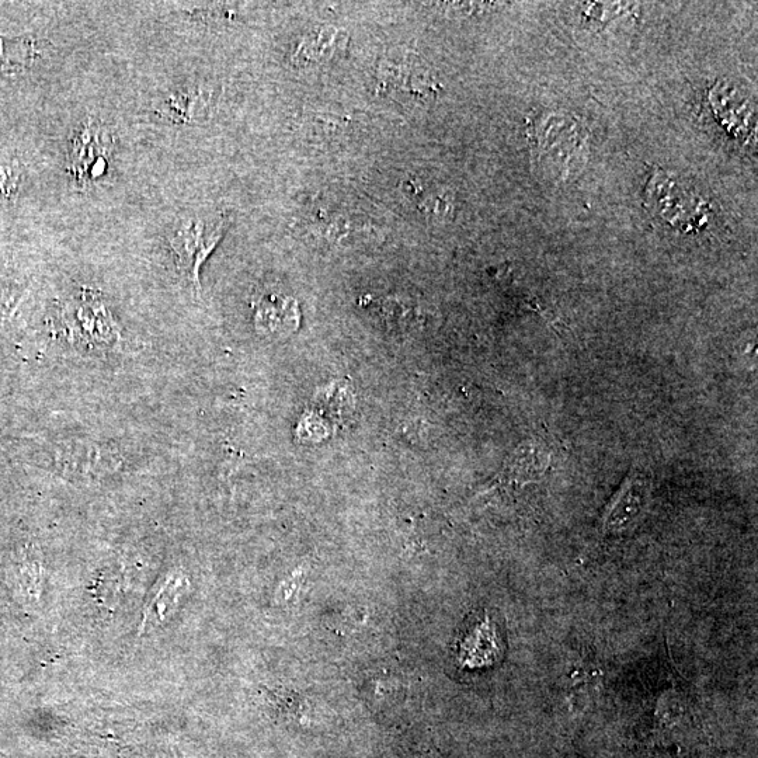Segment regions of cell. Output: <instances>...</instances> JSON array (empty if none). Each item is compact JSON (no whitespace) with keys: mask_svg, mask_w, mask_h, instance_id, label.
Instances as JSON below:
<instances>
[{"mask_svg":"<svg viewBox=\"0 0 758 758\" xmlns=\"http://www.w3.org/2000/svg\"><path fill=\"white\" fill-rule=\"evenodd\" d=\"M228 225L229 218L224 215L214 219L191 218L180 222L170 232L169 246L175 256L177 270L197 295L201 291V267L224 238Z\"/></svg>","mask_w":758,"mask_h":758,"instance_id":"1","label":"cell"},{"mask_svg":"<svg viewBox=\"0 0 758 758\" xmlns=\"http://www.w3.org/2000/svg\"><path fill=\"white\" fill-rule=\"evenodd\" d=\"M71 321L73 335L88 349L110 351L123 342V328L97 291H82Z\"/></svg>","mask_w":758,"mask_h":758,"instance_id":"2","label":"cell"},{"mask_svg":"<svg viewBox=\"0 0 758 758\" xmlns=\"http://www.w3.org/2000/svg\"><path fill=\"white\" fill-rule=\"evenodd\" d=\"M104 138L95 125L81 128L72 139L71 165L76 179L82 182H96L106 173L109 161L106 159Z\"/></svg>","mask_w":758,"mask_h":758,"instance_id":"3","label":"cell"},{"mask_svg":"<svg viewBox=\"0 0 758 758\" xmlns=\"http://www.w3.org/2000/svg\"><path fill=\"white\" fill-rule=\"evenodd\" d=\"M120 461L113 452L96 443L71 441L61 447L62 474L71 476H97L106 474L110 468H117Z\"/></svg>","mask_w":758,"mask_h":758,"instance_id":"4","label":"cell"},{"mask_svg":"<svg viewBox=\"0 0 758 758\" xmlns=\"http://www.w3.org/2000/svg\"><path fill=\"white\" fill-rule=\"evenodd\" d=\"M205 99H207V95L200 89L173 90L169 95L163 97L159 103L158 111L173 123H190V121H196L198 117L203 116L204 110L207 109Z\"/></svg>","mask_w":758,"mask_h":758,"instance_id":"5","label":"cell"},{"mask_svg":"<svg viewBox=\"0 0 758 758\" xmlns=\"http://www.w3.org/2000/svg\"><path fill=\"white\" fill-rule=\"evenodd\" d=\"M290 302L280 295L263 294L257 299L255 322L264 335L277 336L290 329Z\"/></svg>","mask_w":758,"mask_h":758,"instance_id":"6","label":"cell"},{"mask_svg":"<svg viewBox=\"0 0 758 758\" xmlns=\"http://www.w3.org/2000/svg\"><path fill=\"white\" fill-rule=\"evenodd\" d=\"M496 639V632L490 627L488 621L476 625L474 631L467 635L460 646L461 662L469 667L492 663L500 653Z\"/></svg>","mask_w":758,"mask_h":758,"instance_id":"7","label":"cell"},{"mask_svg":"<svg viewBox=\"0 0 758 758\" xmlns=\"http://www.w3.org/2000/svg\"><path fill=\"white\" fill-rule=\"evenodd\" d=\"M645 502L646 492L642 483H631L628 489L622 490L613 509L605 517L604 530L618 533L628 528V525L642 513Z\"/></svg>","mask_w":758,"mask_h":758,"instance_id":"8","label":"cell"},{"mask_svg":"<svg viewBox=\"0 0 758 758\" xmlns=\"http://www.w3.org/2000/svg\"><path fill=\"white\" fill-rule=\"evenodd\" d=\"M186 587L187 580L183 579V577L177 575L170 577L145 615V620L142 622V632L144 634L154 631L155 628H158L159 625L168 620L173 611L176 610L177 603H179L180 597L183 596Z\"/></svg>","mask_w":758,"mask_h":758,"instance_id":"9","label":"cell"}]
</instances>
